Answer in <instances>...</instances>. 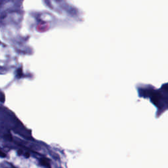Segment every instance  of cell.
<instances>
[{
	"mask_svg": "<svg viewBox=\"0 0 168 168\" xmlns=\"http://www.w3.org/2000/svg\"><path fill=\"white\" fill-rule=\"evenodd\" d=\"M40 163L42 165H44V166L50 167L49 162L48 160H47V159H45V158H42V159H41V160H40Z\"/></svg>",
	"mask_w": 168,
	"mask_h": 168,
	"instance_id": "1",
	"label": "cell"
},
{
	"mask_svg": "<svg viewBox=\"0 0 168 168\" xmlns=\"http://www.w3.org/2000/svg\"><path fill=\"white\" fill-rule=\"evenodd\" d=\"M162 88L164 90H165V91H168V83L165 84V85H163Z\"/></svg>",
	"mask_w": 168,
	"mask_h": 168,
	"instance_id": "3",
	"label": "cell"
},
{
	"mask_svg": "<svg viewBox=\"0 0 168 168\" xmlns=\"http://www.w3.org/2000/svg\"><path fill=\"white\" fill-rule=\"evenodd\" d=\"M25 156H26V157L27 158H28L29 157H30V154L26 153V154H25Z\"/></svg>",
	"mask_w": 168,
	"mask_h": 168,
	"instance_id": "4",
	"label": "cell"
},
{
	"mask_svg": "<svg viewBox=\"0 0 168 168\" xmlns=\"http://www.w3.org/2000/svg\"><path fill=\"white\" fill-rule=\"evenodd\" d=\"M4 138L7 140H9V141H11L13 139V137L11 134H6V135H4Z\"/></svg>",
	"mask_w": 168,
	"mask_h": 168,
	"instance_id": "2",
	"label": "cell"
},
{
	"mask_svg": "<svg viewBox=\"0 0 168 168\" xmlns=\"http://www.w3.org/2000/svg\"><path fill=\"white\" fill-rule=\"evenodd\" d=\"M18 154H22V151H18Z\"/></svg>",
	"mask_w": 168,
	"mask_h": 168,
	"instance_id": "5",
	"label": "cell"
}]
</instances>
